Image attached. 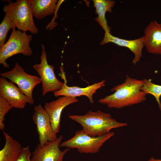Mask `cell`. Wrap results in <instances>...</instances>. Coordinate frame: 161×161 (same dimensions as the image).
I'll use <instances>...</instances> for the list:
<instances>
[{"label": "cell", "instance_id": "cell-4", "mask_svg": "<svg viewBox=\"0 0 161 161\" xmlns=\"http://www.w3.org/2000/svg\"><path fill=\"white\" fill-rule=\"evenodd\" d=\"M32 38V35L13 29L8 40L0 48V64L5 68H8L9 66L6 60L12 56L18 54L26 56L31 55L32 51L30 43Z\"/></svg>", "mask_w": 161, "mask_h": 161}, {"label": "cell", "instance_id": "cell-19", "mask_svg": "<svg viewBox=\"0 0 161 161\" xmlns=\"http://www.w3.org/2000/svg\"><path fill=\"white\" fill-rule=\"evenodd\" d=\"M16 28L14 24L5 15L0 24V48L5 44L9 31L11 29H15Z\"/></svg>", "mask_w": 161, "mask_h": 161}, {"label": "cell", "instance_id": "cell-5", "mask_svg": "<svg viewBox=\"0 0 161 161\" xmlns=\"http://www.w3.org/2000/svg\"><path fill=\"white\" fill-rule=\"evenodd\" d=\"M114 134V132H110L101 136L94 137L87 134L82 130H78L72 137L61 143L60 147L76 148L81 153H96L103 144Z\"/></svg>", "mask_w": 161, "mask_h": 161}, {"label": "cell", "instance_id": "cell-3", "mask_svg": "<svg viewBox=\"0 0 161 161\" xmlns=\"http://www.w3.org/2000/svg\"><path fill=\"white\" fill-rule=\"evenodd\" d=\"M8 4H5L3 11L14 24L18 30L26 32L29 31L35 34L38 32L35 26L28 0H17L13 2L8 0Z\"/></svg>", "mask_w": 161, "mask_h": 161}, {"label": "cell", "instance_id": "cell-16", "mask_svg": "<svg viewBox=\"0 0 161 161\" xmlns=\"http://www.w3.org/2000/svg\"><path fill=\"white\" fill-rule=\"evenodd\" d=\"M33 15L41 19L54 14L58 1L57 0H28Z\"/></svg>", "mask_w": 161, "mask_h": 161}, {"label": "cell", "instance_id": "cell-2", "mask_svg": "<svg viewBox=\"0 0 161 161\" xmlns=\"http://www.w3.org/2000/svg\"><path fill=\"white\" fill-rule=\"evenodd\" d=\"M68 117L81 125L83 132L94 137L104 135L110 132L112 129L128 125L127 123L117 121L109 113L100 110L95 112L89 110L84 115H70Z\"/></svg>", "mask_w": 161, "mask_h": 161}, {"label": "cell", "instance_id": "cell-20", "mask_svg": "<svg viewBox=\"0 0 161 161\" xmlns=\"http://www.w3.org/2000/svg\"><path fill=\"white\" fill-rule=\"evenodd\" d=\"M13 108L5 99L0 97V130H4L5 125L4 122L6 114Z\"/></svg>", "mask_w": 161, "mask_h": 161}, {"label": "cell", "instance_id": "cell-17", "mask_svg": "<svg viewBox=\"0 0 161 161\" xmlns=\"http://www.w3.org/2000/svg\"><path fill=\"white\" fill-rule=\"evenodd\" d=\"M93 1L98 15V16L95 18V20L105 31L110 32L111 28L107 24L105 18V14L107 12L112 13V8L114 6L116 2L110 0H94Z\"/></svg>", "mask_w": 161, "mask_h": 161}, {"label": "cell", "instance_id": "cell-7", "mask_svg": "<svg viewBox=\"0 0 161 161\" xmlns=\"http://www.w3.org/2000/svg\"><path fill=\"white\" fill-rule=\"evenodd\" d=\"M41 47L40 63L36 64L33 65V67L41 79L42 84V95L44 96L48 92H54L61 89L64 83L57 78L54 72V66L48 63L45 47L43 44H41Z\"/></svg>", "mask_w": 161, "mask_h": 161}, {"label": "cell", "instance_id": "cell-9", "mask_svg": "<svg viewBox=\"0 0 161 161\" xmlns=\"http://www.w3.org/2000/svg\"><path fill=\"white\" fill-rule=\"evenodd\" d=\"M63 138L60 135L55 140L44 145L38 144L32 153L31 161H63L64 155L70 149L66 148L62 151L60 149Z\"/></svg>", "mask_w": 161, "mask_h": 161}, {"label": "cell", "instance_id": "cell-8", "mask_svg": "<svg viewBox=\"0 0 161 161\" xmlns=\"http://www.w3.org/2000/svg\"><path fill=\"white\" fill-rule=\"evenodd\" d=\"M32 118L36 125L39 144L43 145L57 138L56 134L53 131L49 117L41 104L34 106Z\"/></svg>", "mask_w": 161, "mask_h": 161}, {"label": "cell", "instance_id": "cell-15", "mask_svg": "<svg viewBox=\"0 0 161 161\" xmlns=\"http://www.w3.org/2000/svg\"><path fill=\"white\" fill-rule=\"evenodd\" d=\"M2 131L5 143L0 151V161H16L22 147L18 141L14 139L4 130Z\"/></svg>", "mask_w": 161, "mask_h": 161}, {"label": "cell", "instance_id": "cell-22", "mask_svg": "<svg viewBox=\"0 0 161 161\" xmlns=\"http://www.w3.org/2000/svg\"><path fill=\"white\" fill-rule=\"evenodd\" d=\"M148 161H161V160L155 159L154 157H152L150 158Z\"/></svg>", "mask_w": 161, "mask_h": 161}, {"label": "cell", "instance_id": "cell-14", "mask_svg": "<svg viewBox=\"0 0 161 161\" xmlns=\"http://www.w3.org/2000/svg\"><path fill=\"white\" fill-rule=\"evenodd\" d=\"M144 46L151 53L161 55V24L156 20L151 22L145 28Z\"/></svg>", "mask_w": 161, "mask_h": 161}, {"label": "cell", "instance_id": "cell-21", "mask_svg": "<svg viewBox=\"0 0 161 161\" xmlns=\"http://www.w3.org/2000/svg\"><path fill=\"white\" fill-rule=\"evenodd\" d=\"M31 154L29 145L22 147V151L16 161H31L30 159Z\"/></svg>", "mask_w": 161, "mask_h": 161}, {"label": "cell", "instance_id": "cell-6", "mask_svg": "<svg viewBox=\"0 0 161 161\" xmlns=\"http://www.w3.org/2000/svg\"><path fill=\"white\" fill-rule=\"evenodd\" d=\"M0 75L1 77L7 78L16 84L28 98L29 104H34L33 91L36 86L41 83L39 77L28 74L18 63L12 69L1 73Z\"/></svg>", "mask_w": 161, "mask_h": 161}, {"label": "cell", "instance_id": "cell-1", "mask_svg": "<svg viewBox=\"0 0 161 161\" xmlns=\"http://www.w3.org/2000/svg\"><path fill=\"white\" fill-rule=\"evenodd\" d=\"M143 80L131 78L127 75L125 82L111 89L112 94L100 99L99 102L109 108L120 109L143 102L146 95L141 90Z\"/></svg>", "mask_w": 161, "mask_h": 161}, {"label": "cell", "instance_id": "cell-18", "mask_svg": "<svg viewBox=\"0 0 161 161\" xmlns=\"http://www.w3.org/2000/svg\"><path fill=\"white\" fill-rule=\"evenodd\" d=\"M141 90L146 95L150 94L155 97L161 112V103L160 98L161 96V85L154 84L150 79L143 80V84Z\"/></svg>", "mask_w": 161, "mask_h": 161}, {"label": "cell", "instance_id": "cell-11", "mask_svg": "<svg viewBox=\"0 0 161 161\" xmlns=\"http://www.w3.org/2000/svg\"><path fill=\"white\" fill-rule=\"evenodd\" d=\"M78 101L76 97L63 96L50 102L46 103L44 108L48 113L50 120L52 129L56 134L60 129L62 112L68 106Z\"/></svg>", "mask_w": 161, "mask_h": 161}, {"label": "cell", "instance_id": "cell-12", "mask_svg": "<svg viewBox=\"0 0 161 161\" xmlns=\"http://www.w3.org/2000/svg\"><path fill=\"white\" fill-rule=\"evenodd\" d=\"M111 42L120 46L128 48L134 54L133 64L136 65L142 56V50L144 46V37L134 40L122 39L112 35L109 32L105 31L103 40L100 43L103 45Z\"/></svg>", "mask_w": 161, "mask_h": 161}, {"label": "cell", "instance_id": "cell-13", "mask_svg": "<svg viewBox=\"0 0 161 161\" xmlns=\"http://www.w3.org/2000/svg\"><path fill=\"white\" fill-rule=\"evenodd\" d=\"M105 83V80H103L86 87H80L77 86H68L65 82L61 88L54 92L53 94L56 97L65 96L76 98L77 97L85 96L88 98L89 102L93 103H94L93 95L98 89L104 86Z\"/></svg>", "mask_w": 161, "mask_h": 161}, {"label": "cell", "instance_id": "cell-10", "mask_svg": "<svg viewBox=\"0 0 161 161\" xmlns=\"http://www.w3.org/2000/svg\"><path fill=\"white\" fill-rule=\"evenodd\" d=\"M0 97L16 109H24L27 103H30L27 96L14 83L2 77L0 78Z\"/></svg>", "mask_w": 161, "mask_h": 161}]
</instances>
